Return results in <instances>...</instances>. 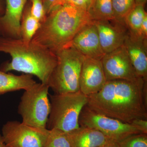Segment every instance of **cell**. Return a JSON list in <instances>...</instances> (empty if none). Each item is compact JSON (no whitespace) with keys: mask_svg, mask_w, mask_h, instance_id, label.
Masks as SVG:
<instances>
[{"mask_svg":"<svg viewBox=\"0 0 147 147\" xmlns=\"http://www.w3.org/2000/svg\"><path fill=\"white\" fill-rule=\"evenodd\" d=\"M147 80L106 82L99 92L88 96L87 105L98 113L131 124L147 119Z\"/></svg>","mask_w":147,"mask_h":147,"instance_id":"obj_1","label":"cell"},{"mask_svg":"<svg viewBox=\"0 0 147 147\" xmlns=\"http://www.w3.org/2000/svg\"><path fill=\"white\" fill-rule=\"evenodd\" d=\"M92 21L86 11L67 5L58 6L47 14L31 41L55 54L70 45L79 31Z\"/></svg>","mask_w":147,"mask_h":147,"instance_id":"obj_2","label":"cell"},{"mask_svg":"<svg viewBox=\"0 0 147 147\" xmlns=\"http://www.w3.org/2000/svg\"><path fill=\"white\" fill-rule=\"evenodd\" d=\"M0 52L9 54L10 62L2 66L1 71H16L35 76L41 83L48 84L57 63L55 53L45 47L31 41L0 36Z\"/></svg>","mask_w":147,"mask_h":147,"instance_id":"obj_3","label":"cell"},{"mask_svg":"<svg viewBox=\"0 0 147 147\" xmlns=\"http://www.w3.org/2000/svg\"><path fill=\"white\" fill-rule=\"evenodd\" d=\"M55 54L57 63L49 78V88L55 94L80 91L79 79L85 57L70 45Z\"/></svg>","mask_w":147,"mask_h":147,"instance_id":"obj_4","label":"cell"},{"mask_svg":"<svg viewBox=\"0 0 147 147\" xmlns=\"http://www.w3.org/2000/svg\"><path fill=\"white\" fill-rule=\"evenodd\" d=\"M50 112L46 128L67 133L80 127L79 118L88 102V96L80 91L50 95Z\"/></svg>","mask_w":147,"mask_h":147,"instance_id":"obj_5","label":"cell"},{"mask_svg":"<svg viewBox=\"0 0 147 147\" xmlns=\"http://www.w3.org/2000/svg\"><path fill=\"white\" fill-rule=\"evenodd\" d=\"M49 89L47 84L36 83L25 90L18 109L22 122L35 127L46 128L50 112Z\"/></svg>","mask_w":147,"mask_h":147,"instance_id":"obj_6","label":"cell"},{"mask_svg":"<svg viewBox=\"0 0 147 147\" xmlns=\"http://www.w3.org/2000/svg\"><path fill=\"white\" fill-rule=\"evenodd\" d=\"M79 122L80 126L95 129L112 141L118 143L131 135L142 133L131 124L98 113L87 105L82 109Z\"/></svg>","mask_w":147,"mask_h":147,"instance_id":"obj_7","label":"cell"},{"mask_svg":"<svg viewBox=\"0 0 147 147\" xmlns=\"http://www.w3.org/2000/svg\"><path fill=\"white\" fill-rule=\"evenodd\" d=\"M50 130L16 121H9L2 129L6 147H42Z\"/></svg>","mask_w":147,"mask_h":147,"instance_id":"obj_8","label":"cell"},{"mask_svg":"<svg viewBox=\"0 0 147 147\" xmlns=\"http://www.w3.org/2000/svg\"><path fill=\"white\" fill-rule=\"evenodd\" d=\"M106 81H137V75L124 45L105 54L101 59Z\"/></svg>","mask_w":147,"mask_h":147,"instance_id":"obj_9","label":"cell"},{"mask_svg":"<svg viewBox=\"0 0 147 147\" xmlns=\"http://www.w3.org/2000/svg\"><path fill=\"white\" fill-rule=\"evenodd\" d=\"M104 54L110 53L123 45L128 32L126 24L113 19L94 20Z\"/></svg>","mask_w":147,"mask_h":147,"instance_id":"obj_10","label":"cell"},{"mask_svg":"<svg viewBox=\"0 0 147 147\" xmlns=\"http://www.w3.org/2000/svg\"><path fill=\"white\" fill-rule=\"evenodd\" d=\"M106 82L101 60L85 57L79 79L80 91L87 96L94 94Z\"/></svg>","mask_w":147,"mask_h":147,"instance_id":"obj_11","label":"cell"},{"mask_svg":"<svg viewBox=\"0 0 147 147\" xmlns=\"http://www.w3.org/2000/svg\"><path fill=\"white\" fill-rule=\"evenodd\" d=\"M70 45L86 57L101 60L105 55L100 45L97 28L92 21L79 31Z\"/></svg>","mask_w":147,"mask_h":147,"instance_id":"obj_12","label":"cell"},{"mask_svg":"<svg viewBox=\"0 0 147 147\" xmlns=\"http://www.w3.org/2000/svg\"><path fill=\"white\" fill-rule=\"evenodd\" d=\"M28 0H5L4 13L0 16V36L21 39V23Z\"/></svg>","mask_w":147,"mask_h":147,"instance_id":"obj_13","label":"cell"},{"mask_svg":"<svg viewBox=\"0 0 147 147\" xmlns=\"http://www.w3.org/2000/svg\"><path fill=\"white\" fill-rule=\"evenodd\" d=\"M123 45L138 76L147 80V38L128 31Z\"/></svg>","mask_w":147,"mask_h":147,"instance_id":"obj_14","label":"cell"},{"mask_svg":"<svg viewBox=\"0 0 147 147\" xmlns=\"http://www.w3.org/2000/svg\"><path fill=\"white\" fill-rule=\"evenodd\" d=\"M71 147H97L113 141L95 129L80 126L65 133Z\"/></svg>","mask_w":147,"mask_h":147,"instance_id":"obj_15","label":"cell"},{"mask_svg":"<svg viewBox=\"0 0 147 147\" xmlns=\"http://www.w3.org/2000/svg\"><path fill=\"white\" fill-rule=\"evenodd\" d=\"M36 83L30 74H23L18 76L0 70V95L21 90H25Z\"/></svg>","mask_w":147,"mask_h":147,"instance_id":"obj_16","label":"cell"},{"mask_svg":"<svg viewBox=\"0 0 147 147\" xmlns=\"http://www.w3.org/2000/svg\"><path fill=\"white\" fill-rule=\"evenodd\" d=\"M40 25V22L32 14L30 3L28 0L24 7L21 18V39L27 43L30 42Z\"/></svg>","mask_w":147,"mask_h":147,"instance_id":"obj_17","label":"cell"},{"mask_svg":"<svg viewBox=\"0 0 147 147\" xmlns=\"http://www.w3.org/2000/svg\"><path fill=\"white\" fill-rule=\"evenodd\" d=\"M88 12L92 21L114 19L112 0H94Z\"/></svg>","mask_w":147,"mask_h":147,"instance_id":"obj_18","label":"cell"},{"mask_svg":"<svg viewBox=\"0 0 147 147\" xmlns=\"http://www.w3.org/2000/svg\"><path fill=\"white\" fill-rule=\"evenodd\" d=\"M147 14L145 10L144 6L136 5L125 20L129 33L142 36L140 33L141 26L145 16Z\"/></svg>","mask_w":147,"mask_h":147,"instance_id":"obj_19","label":"cell"},{"mask_svg":"<svg viewBox=\"0 0 147 147\" xmlns=\"http://www.w3.org/2000/svg\"><path fill=\"white\" fill-rule=\"evenodd\" d=\"M112 5L114 19L125 23V18L136 4L134 0H112Z\"/></svg>","mask_w":147,"mask_h":147,"instance_id":"obj_20","label":"cell"},{"mask_svg":"<svg viewBox=\"0 0 147 147\" xmlns=\"http://www.w3.org/2000/svg\"><path fill=\"white\" fill-rule=\"evenodd\" d=\"M45 144L42 147H71L65 133L59 129H49Z\"/></svg>","mask_w":147,"mask_h":147,"instance_id":"obj_21","label":"cell"},{"mask_svg":"<svg viewBox=\"0 0 147 147\" xmlns=\"http://www.w3.org/2000/svg\"><path fill=\"white\" fill-rule=\"evenodd\" d=\"M119 144L120 147H147V134H134L127 137Z\"/></svg>","mask_w":147,"mask_h":147,"instance_id":"obj_22","label":"cell"},{"mask_svg":"<svg viewBox=\"0 0 147 147\" xmlns=\"http://www.w3.org/2000/svg\"><path fill=\"white\" fill-rule=\"evenodd\" d=\"M29 1L30 3L32 15L41 24L45 21L47 15L42 0Z\"/></svg>","mask_w":147,"mask_h":147,"instance_id":"obj_23","label":"cell"},{"mask_svg":"<svg viewBox=\"0 0 147 147\" xmlns=\"http://www.w3.org/2000/svg\"><path fill=\"white\" fill-rule=\"evenodd\" d=\"M94 1V0H58L56 7L67 5L81 9L88 12Z\"/></svg>","mask_w":147,"mask_h":147,"instance_id":"obj_24","label":"cell"},{"mask_svg":"<svg viewBox=\"0 0 147 147\" xmlns=\"http://www.w3.org/2000/svg\"><path fill=\"white\" fill-rule=\"evenodd\" d=\"M131 124L137 127L142 133L147 134V119H137L133 121Z\"/></svg>","mask_w":147,"mask_h":147,"instance_id":"obj_25","label":"cell"},{"mask_svg":"<svg viewBox=\"0 0 147 147\" xmlns=\"http://www.w3.org/2000/svg\"><path fill=\"white\" fill-rule=\"evenodd\" d=\"M45 12L47 14L50 13L53 8L56 7L58 0H42Z\"/></svg>","mask_w":147,"mask_h":147,"instance_id":"obj_26","label":"cell"},{"mask_svg":"<svg viewBox=\"0 0 147 147\" xmlns=\"http://www.w3.org/2000/svg\"><path fill=\"white\" fill-rule=\"evenodd\" d=\"M141 35L145 38H147V14L145 16L140 30Z\"/></svg>","mask_w":147,"mask_h":147,"instance_id":"obj_27","label":"cell"},{"mask_svg":"<svg viewBox=\"0 0 147 147\" xmlns=\"http://www.w3.org/2000/svg\"><path fill=\"white\" fill-rule=\"evenodd\" d=\"M5 9V0H0V16L4 13Z\"/></svg>","mask_w":147,"mask_h":147,"instance_id":"obj_28","label":"cell"},{"mask_svg":"<svg viewBox=\"0 0 147 147\" xmlns=\"http://www.w3.org/2000/svg\"><path fill=\"white\" fill-rule=\"evenodd\" d=\"M97 147H120V146L119 145V143L115 142H112Z\"/></svg>","mask_w":147,"mask_h":147,"instance_id":"obj_29","label":"cell"},{"mask_svg":"<svg viewBox=\"0 0 147 147\" xmlns=\"http://www.w3.org/2000/svg\"><path fill=\"white\" fill-rule=\"evenodd\" d=\"M147 0H134L135 4L137 5H145L147 2Z\"/></svg>","mask_w":147,"mask_h":147,"instance_id":"obj_30","label":"cell"},{"mask_svg":"<svg viewBox=\"0 0 147 147\" xmlns=\"http://www.w3.org/2000/svg\"><path fill=\"white\" fill-rule=\"evenodd\" d=\"M0 147H6L2 134L0 133Z\"/></svg>","mask_w":147,"mask_h":147,"instance_id":"obj_31","label":"cell"}]
</instances>
